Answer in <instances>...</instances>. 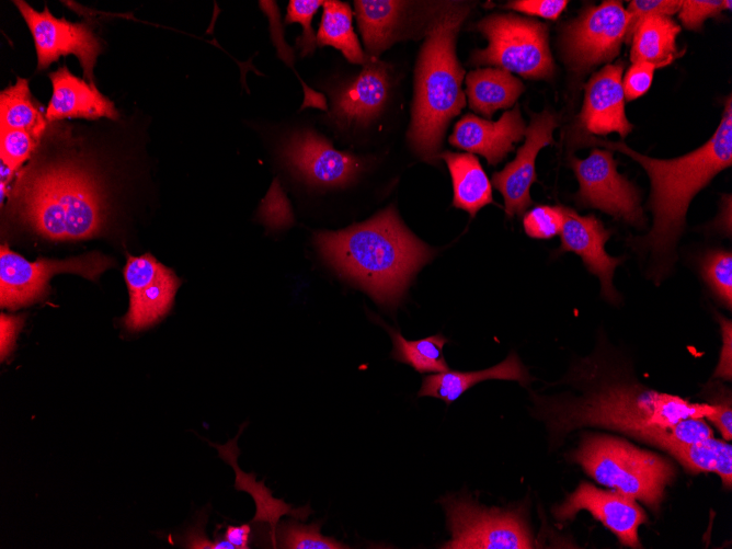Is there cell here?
Listing matches in <instances>:
<instances>
[{
    "label": "cell",
    "instance_id": "1",
    "mask_svg": "<svg viewBox=\"0 0 732 549\" xmlns=\"http://www.w3.org/2000/svg\"><path fill=\"white\" fill-rule=\"evenodd\" d=\"M560 382L577 393L531 394L533 414L545 422L552 443L582 426L609 428L631 436L643 427L706 418L713 412L709 403L690 402L644 386L631 370L606 358L603 351L574 362Z\"/></svg>",
    "mask_w": 732,
    "mask_h": 549
},
{
    "label": "cell",
    "instance_id": "2",
    "mask_svg": "<svg viewBox=\"0 0 732 549\" xmlns=\"http://www.w3.org/2000/svg\"><path fill=\"white\" fill-rule=\"evenodd\" d=\"M577 144L619 151L647 172L651 192L648 209L653 221L649 232L633 239L634 248L647 255V277L661 284L672 274L677 260V243L685 230L686 215L694 197L714 176L732 164V101L724 103L721 121L712 136L697 149L672 159L652 158L622 141L582 134Z\"/></svg>",
    "mask_w": 732,
    "mask_h": 549
},
{
    "label": "cell",
    "instance_id": "3",
    "mask_svg": "<svg viewBox=\"0 0 732 549\" xmlns=\"http://www.w3.org/2000/svg\"><path fill=\"white\" fill-rule=\"evenodd\" d=\"M323 259L379 305L394 308L435 251L412 235L393 206L362 224L314 233Z\"/></svg>",
    "mask_w": 732,
    "mask_h": 549
},
{
    "label": "cell",
    "instance_id": "4",
    "mask_svg": "<svg viewBox=\"0 0 732 549\" xmlns=\"http://www.w3.org/2000/svg\"><path fill=\"white\" fill-rule=\"evenodd\" d=\"M468 11L458 2L439 5L430 16L419 54L408 138L427 162L439 156L448 124L466 105L465 70L457 59L456 38Z\"/></svg>",
    "mask_w": 732,
    "mask_h": 549
},
{
    "label": "cell",
    "instance_id": "5",
    "mask_svg": "<svg viewBox=\"0 0 732 549\" xmlns=\"http://www.w3.org/2000/svg\"><path fill=\"white\" fill-rule=\"evenodd\" d=\"M11 201L24 224L50 240L91 238L104 222V202L95 176L70 159L23 169Z\"/></svg>",
    "mask_w": 732,
    "mask_h": 549
},
{
    "label": "cell",
    "instance_id": "6",
    "mask_svg": "<svg viewBox=\"0 0 732 549\" xmlns=\"http://www.w3.org/2000/svg\"><path fill=\"white\" fill-rule=\"evenodd\" d=\"M570 458L599 484L631 496L653 511L660 508L665 489L676 474L672 461L609 435L584 436Z\"/></svg>",
    "mask_w": 732,
    "mask_h": 549
},
{
    "label": "cell",
    "instance_id": "7",
    "mask_svg": "<svg viewBox=\"0 0 732 549\" xmlns=\"http://www.w3.org/2000/svg\"><path fill=\"white\" fill-rule=\"evenodd\" d=\"M477 30L488 46L472 53L473 66H493L535 80H549L553 76L554 62L545 23L513 13L491 14L477 24Z\"/></svg>",
    "mask_w": 732,
    "mask_h": 549
},
{
    "label": "cell",
    "instance_id": "8",
    "mask_svg": "<svg viewBox=\"0 0 732 549\" xmlns=\"http://www.w3.org/2000/svg\"><path fill=\"white\" fill-rule=\"evenodd\" d=\"M438 502L444 507L451 539L446 549H529L536 548L524 506L488 508L469 494H448Z\"/></svg>",
    "mask_w": 732,
    "mask_h": 549
},
{
    "label": "cell",
    "instance_id": "9",
    "mask_svg": "<svg viewBox=\"0 0 732 549\" xmlns=\"http://www.w3.org/2000/svg\"><path fill=\"white\" fill-rule=\"evenodd\" d=\"M568 161L579 183L574 195L579 207L598 209L637 228L645 226L640 190L618 172L614 151L594 148L586 158L570 156Z\"/></svg>",
    "mask_w": 732,
    "mask_h": 549
},
{
    "label": "cell",
    "instance_id": "10",
    "mask_svg": "<svg viewBox=\"0 0 732 549\" xmlns=\"http://www.w3.org/2000/svg\"><path fill=\"white\" fill-rule=\"evenodd\" d=\"M628 25L621 1L607 0L585 9L562 31L561 52L567 66L584 73L610 62L620 52Z\"/></svg>",
    "mask_w": 732,
    "mask_h": 549
},
{
    "label": "cell",
    "instance_id": "11",
    "mask_svg": "<svg viewBox=\"0 0 732 549\" xmlns=\"http://www.w3.org/2000/svg\"><path fill=\"white\" fill-rule=\"evenodd\" d=\"M112 260L99 253H89L66 260L38 259L31 262L11 251L0 249V304L14 310L42 299L49 279L58 273H75L88 279L98 278L110 268Z\"/></svg>",
    "mask_w": 732,
    "mask_h": 549
},
{
    "label": "cell",
    "instance_id": "12",
    "mask_svg": "<svg viewBox=\"0 0 732 549\" xmlns=\"http://www.w3.org/2000/svg\"><path fill=\"white\" fill-rule=\"evenodd\" d=\"M25 20L36 48L37 69L47 68L61 56L75 55L90 83L102 45L93 31L84 23H72L55 18L47 7L36 11L27 2H13Z\"/></svg>",
    "mask_w": 732,
    "mask_h": 549
},
{
    "label": "cell",
    "instance_id": "13",
    "mask_svg": "<svg viewBox=\"0 0 732 549\" xmlns=\"http://www.w3.org/2000/svg\"><path fill=\"white\" fill-rule=\"evenodd\" d=\"M588 512L619 540L630 548H641L639 527L648 522L637 501L617 490H602L588 482H581L565 500L552 508L554 518L572 521L580 511Z\"/></svg>",
    "mask_w": 732,
    "mask_h": 549
},
{
    "label": "cell",
    "instance_id": "14",
    "mask_svg": "<svg viewBox=\"0 0 732 549\" xmlns=\"http://www.w3.org/2000/svg\"><path fill=\"white\" fill-rule=\"evenodd\" d=\"M124 278L129 293V308L124 324L129 331L152 325L172 307L179 278L151 254L127 256Z\"/></svg>",
    "mask_w": 732,
    "mask_h": 549
},
{
    "label": "cell",
    "instance_id": "15",
    "mask_svg": "<svg viewBox=\"0 0 732 549\" xmlns=\"http://www.w3.org/2000/svg\"><path fill=\"white\" fill-rule=\"evenodd\" d=\"M558 126V117L548 110L531 114L525 142L515 158L492 174V184L503 196L507 218L523 215L534 204L530 187L537 181L536 158L544 147L554 144L552 134Z\"/></svg>",
    "mask_w": 732,
    "mask_h": 549
},
{
    "label": "cell",
    "instance_id": "16",
    "mask_svg": "<svg viewBox=\"0 0 732 549\" xmlns=\"http://www.w3.org/2000/svg\"><path fill=\"white\" fill-rule=\"evenodd\" d=\"M561 206L563 222L558 253L573 252L579 255L585 268L598 278L602 296L609 302H619L621 296L614 286V275L626 258L606 252L605 244L611 237V230L606 229L595 215L582 216L570 207Z\"/></svg>",
    "mask_w": 732,
    "mask_h": 549
},
{
    "label": "cell",
    "instance_id": "17",
    "mask_svg": "<svg viewBox=\"0 0 732 549\" xmlns=\"http://www.w3.org/2000/svg\"><path fill=\"white\" fill-rule=\"evenodd\" d=\"M286 162L307 182L324 186H343L362 169L354 155L339 151L312 130H304L288 139L283 149Z\"/></svg>",
    "mask_w": 732,
    "mask_h": 549
},
{
    "label": "cell",
    "instance_id": "18",
    "mask_svg": "<svg viewBox=\"0 0 732 549\" xmlns=\"http://www.w3.org/2000/svg\"><path fill=\"white\" fill-rule=\"evenodd\" d=\"M622 72L624 62L607 64L586 82L577 116L586 134L606 136L617 133L624 138L632 130L625 113Z\"/></svg>",
    "mask_w": 732,
    "mask_h": 549
},
{
    "label": "cell",
    "instance_id": "19",
    "mask_svg": "<svg viewBox=\"0 0 732 549\" xmlns=\"http://www.w3.org/2000/svg\"><path fill=\"white\" fill-rule=\"evenodd\" d=\"M525 122L515 105L495 122L466 114L456 123L449 142L469 153L481 155L489 164L495 165L514 150V144L525 136Z\"/></svg>",
    "mask_w": 732,
    "mask_h": 549
},
{
    "label": "cell",
    "instance_id": "20",
    "mask_svg": "<svg viewBox=\"0 0 732 549\" xmlns=\"http://www.w3.org/2000/svg\"><path fill=\"white\" fill-rule=\"evenodd\" d=\"M389 89L388 66L367 56L358 76L335 98L334 114L345 124H367L382 111Z\"/></svg>",
    "mask_w": 732,
    "mask_h": 549
},
{
    "label": "cell",
    "instance_id": "21",
    "mask_svg": "<svg viewBox=\"0 0 732 549\" xmlns=\"http://www.w3.org/2000/svg\"><path fill=\"white\" fill-rule=\"evenodd\" d=\"M49 79L53 95L45 114L47 121L70 117L117 119L118 113L114 104L98 90L95 84L73 76L67 67H60L52 72Z\"/></svg>",
    "mask_w": 732,
    "mask_h": 549
},
{
    "label": "cell",
    "instance_id": "22",
    "mask_svg": "<svg viewBox=\"0 0 732 549\" xmlns=\"http://www.w3.org/2000/svg\"><path fill=\"white\" fill-rule=\"evenodd\" d=\"M511 380L526 387L533 378L515 352L501 363L481 370H448L423 378L419 397H433L450 404L474 385L484 380Z\"/></svg>",
    "mask_w": 732,
    "mask_h": 549
},
{
    "label": "cell",
    "instance_id": "23",
    "mask_svg": "<svg viewBox=\"0 0 732 549\" xmlns=\"http://www.w3.org/2000/svg\"><path fill=\"white\" fill-rule=\"evenodd\" d=\"M524 90L518 78L501 68H478L466 77L470 108L489 119L496 111L513 106Z\"/></svg>",
    "mask_w": 732,
    "mask_h": 549
},
{
    "label": "cell",
    "instance_id": "24",
    "mask_svg": "<svg viewBox=\"0 0 732 549\" xmlns=\"http://www.w3.org/2000/svg\"><path fill=\"white\" fill-rule=\"evenodd\" d=\"M453 182V206L466 210L471 217L489 204H495L492 185L479 159L469 152H441Z\"/></svg>",
    "mask_w": 732,
    "mask_h": 549
},
{
    "label": "cell",
    "instance_id": "25",
    "mask_svg": "<svg viewBox=\"0 0 732 549\" xmlns=\"http://www.w3.org/2000/svg\"><path fill=\"white\" fill-rule=\"evenodd\" d=\"M409 2L358 0L354 2L358 27L367 56L378 57L396 38Z\"/></svg>",
    "mask_w": 732,
    "mask_h": 549
},
{
    "label": "cell",
    "instance_id": "26",
    "mask_svg": "<svg viewBox=\"0 0 732 549\" xmlns=\"http://www.w3.org/2000/svg\"><path fill=\"white\" fill-rule=\"evenodd\" d=\"M680 26L671 18L654 15L644 19L631 38L630 59L651 62L659 67L670 65L678 57L676 37Z\"/></svg>",
    "mask_w": 732,
    "mask_h": 549
},
{
    "label": "cell",
    "instance_id": "27",
    "mask_svg": "<svg viewBox=\"0 0 732 549\" xmlns=\"http://www.w3.org/2000/svg\"><path fill=\"white\" fill-rule=\"evenodd\" d=\"M319 46L339 49L352 64L364 65V54L352 25V11L347 3L336 0L323 2V13L317 34Z\"/></svg>",
    "mask_w": 732,
    "mask_h": 549
},
{
    "label": "cell",
    "instance_id": "28",
    "mask_svg": "<svg viewBox=\"0 0 732 549\" xmlns=\"http://www.w3.org/2000/svg\"><path fill=\"white\" fill-rule=\"evenodd\" d=\"M667 453L690 472H714L723 485L732 484V447L713 436L689 445L673 447Z\"/></svg>",
    "mask_w": 732,
    "mask_h": 549
},
{
    "label": "cell",
    "instance_id": "29",
    "mask_svg": "<svg viewBox=\"0 0 732 549\" xmlns=\"http://www.w3.org/2000/svg\"><path fill=\"white\" fill-rule=\"evenodd\" d=\"M1 129H21L41 139L46 128V117L32 99L28 81L18 78L16 82L0 94Z\"/></svg>",
    "mask_w": 732,
    "mask_h": 549
},
{
    "label": "cell",
    "instance_id": "30",
    "mask_svg": "<svg viewBox=\"0 0 732 549\" xmlns=\"http://www.w3.org/2000/svg\"><path fill=\"white\" fill-rule=\"evenodd\" d=\"M386 328L393 344L391 357L400 363L410 365L419 373H445L449 366L445 359L443 348L448 340L441 333L421 340L409 341L402 334L380 322Z\"/></svg>",
    "mask_w": 732,
    "mask_h": 549
},
{
    "label": "cell",
    "instance_id": "31",
    "mask_svg": "<svg viewBox=\"0 0 732 549\" xmlns=\"http://www.w3.org/2000/svg\"><path fill=\"white\" fill-rule=\"evenodd\" d=\"M713 436L702 418H687L673 424L652 425L634 432L631 437L663 449L689 445Z\"/></svg>",
    "mask_w": 732,
    "mask_h": 549
},
{
    "label": "cell",
    "instance_id": "32",
    "mask_svg": "<svg viewBox=\"0 0 732 549\" xmlns=\"http://www.w3.org/2000/svg\"><path fill=\"white\" fill-rule=\"evenodd\" d=\"M699 275L712 296L728 310L732 308V252L710 249L699 260Z\"/></svg>",
    "mask_w": 732,
    "mask_h": 549
},
{
    "label": "cell",
    "instance_id": "33",
    "mask_svg": "<svg viewBox=\"0 0 732 549\" xmlns=\"http://www.w3.org/2000/svg\"><path fill=\"white\" fill-rule=\"evenodd\" d=\"M38 142V139L25 130L1 129V186H7L14 172L30 158Z\"/></svg>",
    "mask_w": 732,
    "mask_h": 549
},
{
    "label": "cell",
    "instance_id": "34",
    "mask_svg": "<svg viewBox=\"0 0 732 549\" xmlns=\"http://www.w3.org/2000/svg\"><path fill=\"white\" fill-rule=\"evenodd\" d=\"M322 522L301 525L289 522L277 531L278 548L287 549H346L341 541L323 536L320 531Z\"/></svg>",
    "mask_w": 732,
    "mask_h": 549
},
{
    "label": "cell",
    "instance_id": "35",
    "mask_svg": "<svg viewBox=\"0 0 732 549\" xmlns=\"http://www.w3.org/2000/svg\"><path fill=\"white\" fill-rule=\"evenodd\" d=\"M563 222L561 204L536 205L523 216L525 233L534 239L547 240L560 235Z\"/></svg>",
    "mask_w": 732,
    "mask_h": 549
},
{
    "label": "cell",
    "instance_id": "36",
    "mask_svg": "<svg viewBox=\"0 0 732 549\" xmlns=\"http://www.w3.org/2000/svg\"><path fill=\"white\" fill-rule=\"evenodd\" d=\"M323 2L321 0H291L288 3L286 22H296L302 26V34L297 41L301 56L312 54L316 48L317 41L311 28V21Z\"/></svg>",
    "mask_w": 732,
    "mask_h": 549
},
{
    "label": "cell",
    "instance_id": "37",
    "mask_svg": "<svg viewBox=\"0 0 732 549\" xmlns=\"http://www.w3.org/2000/svg\"><path fill=\"white\" fill-rule=\"evenodd\" d=\"M682 1L677 0H632L628 4V25L625 42L628 44L639 24L649 16H672L679 11Z\"/></svg>",
    "mask_w": 732,
    "mask_h": 549
},
{
    "label": "cell",
    "instance_id": "38",
    "mask_svg": "<svg viewBox=\"0 0 732 549\" xmlns=\"http://www.w3.org/2000/svg\"><path fill=\"white\" fill-rule=\"evenodd\" d=\"M731 7L732 2L730 0H685L682 1L678 18L685 28L698 31L707 19L721 14L723 10H731Z\"/></svg>",
    "mask_w": 732,
    "mask_h": 549
},
{
    "label": "cell",
    "instance_id": "39",
    "mask_svg": "<svg viewBox=\"0 0 732 549\" xmlns=\"http://www.w3.org/2000/svg\"><path fill=\"white\" fill-rule=\"evenodd\" d=\"M656 68L660 67L651 62L632 64L622 79L625 99L633 101L645 94L652 84Z\"/></svg>",
    "mask_w": 732,
    "mask_h": 549
},
{
    "label": "cell",
    "instance_id": "40",
    "mask_svg": "<svg viewBox=\"0 0 732 549\" xmlns=\"http://www.w3.org/2000/svg\"><path fill=\"white\" fill-rule=\"evenodd\" d=\"M568 5L565 0H515L506 4L507 9L548 20H557Z\"/></svg>",
    "mask_w": 732,
    "mask_h": 549
},
{
    "label": "cell",
    "instance_id": "41",
    "mask_svg": "<svg viewBox=\"0 0 732 549\" xmlns=\"http://www.w3.org/2000/svg\"><path fill=\"white\" fill-rule=\"evenodd\" d=\"M717 317L721 330L722 345L713 377L730 381L732 379V323L730 319L721 314Z\"/></svg>",
    "mask_w": 732,
    "mask_h": 549
},
{
    "label": "cell",
    "instance_id": "42",
    "mask_svg": "<svg viewBox=\"0 0 732 549\" xmlns=\"http://www.w3.org/2000/svg\"><path fill=\"white\" fill-rule=\"evenodd\" d=\"M23 317L1 313L0 317V353L3 361L13 350L19 331L23 325Z\"/></svg>",
    "mask_w": 732,
    "mask_h": 549
},
{
    "label": "cell",
    "instance_id": "43",
    "mask_svg": "<svg viewBox=\"0 0 732 549\" xmlns=\"http://www.w3.org/2000/svg\"><path fill=\"white\" fill-rule=\"evenodd\" d=\"M713 412L706 416L721 433L722 437L730 442L732 438V408L731 399L711 403Z\"/></svg>",
    "mask_w": 732,
    "mask_h": 549
},
{
    "label": "cell",
    "instance_id": "44",
    "mask_svg": "<svg viewBox=\"0 0 732 549\" xmlns=\"http://www.w3.org/2000/svg\"><path fill=\"white\" fill-rule=\"evenodd\" d=\"M251 535L249 524L239 526H227L224 537L235 547V549H248Z\"/></svg>",
    "mask_w": 732,
    "mask_h": 549
}]
</instances>
